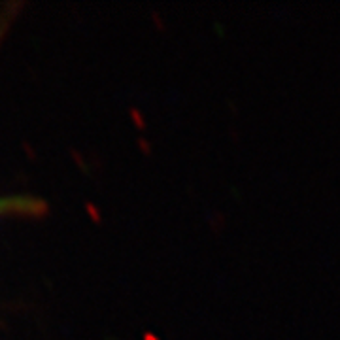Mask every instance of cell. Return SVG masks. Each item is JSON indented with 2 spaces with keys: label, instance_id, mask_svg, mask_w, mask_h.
<instances>
[{
  "label": "cell",
  "instance_id": "1",
  "mask_svg": "<svg viewBox=\"0 0 340 340\" xmlns=\"http://www.w3.org/2000/svg\"><path fill=\"white\" fill-rule=\"evenodd\" d=\"M146 338H147V340H155V338H153V336H151V334H147Z\"/></svg>",
  "mask_w": 340,
  "mask_h": 340
}]
</instances>
